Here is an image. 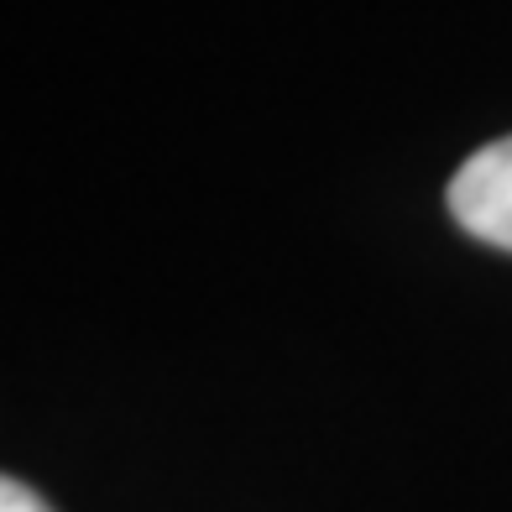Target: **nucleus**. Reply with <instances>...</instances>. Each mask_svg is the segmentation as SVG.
Wrapping results in <instances>:
<instances>
[{"label": "nucleus", "instance_id": "obj_1", "mask_svg": "<svg viewBox=\"0 0 512 512\" xmlns=\"http://www.w3.org/2000/svg\"><path fill=\"white\" fill-rule=\"evenodd\" d=\"M450 215L465 236L512 251V136H497L460 162L450 178Z\"/></svg>", "mask_w": 512, "mask_h": 512}, {"label": "nucleus", "instance_id": "obj_2", "mask_svg": "<svg viewBox=\"0 0 512 512\" xmlns=\"http://www.w3.org/2000/svg\"><path fill=\"white\" fill-rule=\"evenodd\" d=\"M0 512H53L48 502H42L32 486H21L11 476H0Z\"/></svg>", "mask_w": 512, "mask_h": 512}]
</instances>
